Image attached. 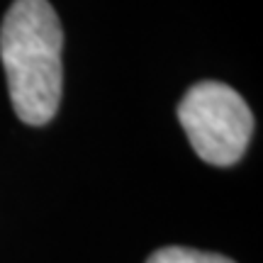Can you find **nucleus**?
I'll return each instance as SVG.
<instances>
[{
	"label": "nucleus",
	"instance_id": "nucleus-1",
	"mask_svg": "<svg viewBox=\"0 0 263 263\" xmlns=\"http://www.w3.org/2000/svg\"><path fill=\"white\" fill-rule=\"evenodd\" d=\"M64 32L47 0H15L0 25V59L22 122L47 124L61 103Z\"/></svg>",
	"mask_w": 263,
	"mask_h": 263
},
{
	"label": "nucleus",
	"instance_id": "nucleus-2",
	"mask_svg": "<svg viewBox=\"0 0 263 263\" xmlns=\"http://www.w3.org/2000/svg\"><path fill=\"white\" fill-rule=\"evenodd\" d=\"M178 120L190 146L212 166H232L254 134V115L234 88L217 81L193 85L180 100Z\"/></svg>",
	"mask_w": 263,
	"mask_h": 263
},
{
	"label": "nucleus",
	"instance_id": "nucleus-3",
	"mask_svg": "<svg viewBox=\"0 0 263 263\" xmlns=\"http://www.w3.org/2000/svg\"><path fill=\"white\" fill-rule=\"evenodd\" d=\"M146 263H234V261L219 254L195 251V249H185V246H166V249H159L156 254H151Z\"/></svg>",
	"mask_w": 263,
	"mask_h": 263
}]
</instances>
